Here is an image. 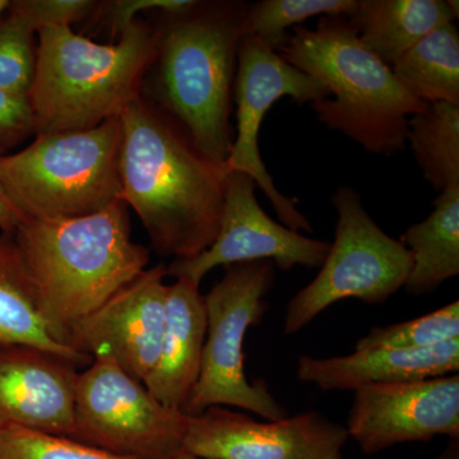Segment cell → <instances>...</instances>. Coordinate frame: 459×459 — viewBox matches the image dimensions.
Wrapping results in <instances>:
<instances>
[{
  "label": "cell",
  "instance_id": "cell-2",
  "mask_svg": "<svg viewBox=\"0 0 459 459\" xmlns=\"http://www.w3.org/2000/svg\"><path fill=\"white\" fill-rule=\"evenodd\" d=\"M14 238L42 319L65 346L74 325L137 279L150 262L147 247L132 240L123 201L87 216L26 220Z\"/></svg>",
  "mask_w": 459,
  "mask_h": 459
},
{
  "label": "cell",
  "instance_id": "cell-33",
  "mask_svg": "<svg viewBox=\"0 0 459 459\" xmlns=\"http://www.w3.org/2000/svg\"><path fill=\"white\" fill-rule=\"evenodd\" d=\"M9 4H11L9 0H0V16L7 11Z\"/></svg>",
  "mask_w": 459,
  "mask_h": 459
},
{
  "label": "cell",
  "instance_id": "cell-17",
  "mask_svg": "<svg viewBox=\"0 0 459 459\" xmlns=\"http://www.w3.org/2000/svg\"><path fill=\"white\" fill-rule=\"evenodd\" d=\"M205 334L207 314L199 283L180 277L168 286L159 360L142 382L165 406L180 411L186 406L201 371Z\"/></svg>",
  "mask_w": 459,
  "mask_h": 459
},
{
  "label": "cell",
  "instance_id": "cell-29",
  "mask_svg": "<svg viewBox=\"0 0 459 459\" xmlns=\"http://www.w3.org/2000/svg\"><path fill=\"white\" fill-rule=\"evenodd\" d=\"M195 0H117L108 5L111 32L119 35L124 27L135 20L138 12L159 9L166 14H180L195 7Z\"/></svg>",
  "mask_w": 459,
  "mask_h": 459
},
{
  "label": "cell",
  "instance_id": "cell-13",
  "mask_svg": "<svg viewBox=\"0 0 459 459\" xmlns=\"http://www.w3.org/2000/svg\"><path fill=\"white\" fill-rule=\"evenodd\" d=\"M365 455L402 443L459 437V374L353 391L346 425Z\"/></svg>",
  "mask_w": 459,
  "mask_h": 459
},
{
  "label": "cell",
  "instance_id": "cell-22",
  "mask_svg": "<svg viewBox=\"0 0 459 459\" xmlns=\"http://www.w3.org/2000/svg\"><path fill=\"white\" fill-rule=\"evenodd\" d=\"M407 144L435 192L459 184V105L437 102L412 115Z\"/></svg>",
  "mask_w": 459,
  "mask_h": 459
},
{
  "label": "cell",
  "instance_id": "cell-7",
  "mask_svg": "<svg viewBox=\"0 0 459 459\" xmlns=\"http://www.w3.org/2000/svg\"><path fill=\"white\" fill-rule=\"evenodd\" d=\"M274 279L273 262L238 263L225 267L221 281L204 295L207 334L198 380L183 409L186 416L212 406L238 407L267 421L289 416L267 382H249L244 370V338L268 312L265 296Z\"/></svg>",
  "mask_w": 459,
  "mask_h": 459
},
{
  "label": "cell",
  "instance_id": "cell-21",
  "mask_svg": "<svg viewBox=\"0 0 459 459\" xmlns=\"http://www.w3.org/2000/svg\"><path fill=\"white\" fill-rule=\"evenodd\" d=\"M394 77L416 99L459 105V31L446 23L416 42L391 66Z\"/></svg>",
  "mask_w": 459,
  "mask_h": 459
},
{
  "label": "cell",
  "instance_id": "cell-32",
  "mask_svg": "<svg viewBox=\"0 0 459 459\" xmlns=\"http://www.w3.org/2000/svg\"><path fill=\"white\" fill-rule=\"evenodd\" d=\"M172 459H198V458H195V455H189V453L183 451V452L179 453V455H175V457Z\"/></svg>",
  "mask_w": 459,
  "mask_h": 459
},
{
  "label": "cell",
  "instance_id": "cell-3",
  "mask_svg": "<svg viewBox=\"0 0 459 459\" xmlns=\"http://www.w3.org/2000/svg\"><path fill=\"white\" fill-rule=\"evenodd\" d=\"M281 56L318 81L333 99L312 105L320 123L376 155L406 150L409 119L428 108L370 53L343 16H323L314 30L294 27Z\"/></svg>",
  "mask_w": 459,
  "mask_h": 459
},
{
  "label": "cell",
  "instance_id": "cell-16",
  "mask_svg": "<svg viewBox=\"0 0 459 459\" xmlns=\"http://www.w3.org/2000/svg\"><path fill=\"white\" fill-rule=\"evenodd\" d=\"M458 371L459 338L428 349L355 350L327 359L303 355L298 362L299 380L322 391H356L365 385L418 382Z\"/></svg>",
  "mask_w": 459,
  "mask_h": 459
},
{
  "label": "cell",
  "instance_id": "cell-31",
  "mask_svg": "<svg viewBox=\"0 0 459 459\" xmlns=\"http://www.w3.org/2000/svg\"><path fill=\"white\" fill-rule=\"evenodd\" d=\"M434 459H459V437L449 439L448 446Z\"/></svg>",
  "mask_w": 459,
  "mask_h": 459
},
{
  "label": "cell",
  "instance_id": "cell-15",
  "mask_svg": "<svg viewBox=\"0 0 459 459\" xmlns=\"http://www.w3.org/2000/svg\"><path fill=\"white\" fill-rule=\"evenodd\" d=\"M77 369L39 347L0 344V431L22 428L69 437Z\"/></svg>",
  "mask_w": 459,
  "mask_h": 459
},
{
  "label": "cell",
  "instance_id": "cell-24",
  "mask_svg": "<svg viewBox=\"0 0 459 459\" xmlns=\"http://www.w3.org/2000/svg\"><path fill=\"white\" fill-rule=\"evenodd\" d=\"M459 338V301L420 318L371 328L355 350L428 349Z\"/></svg>",
  "mask_w": 459,
  "mask_h": 459
},
{
  "label": "cell",
  "instance_id": "cell-11",
  "mask_svg": "<svg viewBox=\"0 0 459 459\" xmlns=\"http://www.w3.org/2000/svg\"><path fill=\"white\" fill-rule=\"evenodd\" d=\"M255 186L247 174L229 172L216 238L195 258L174 259L168 276L186 277L201 285L205 274L220 265L270 261L283 271L296 265L322 267L331 243L305 237L272 220L258 204Z\"/></svg>",
  "mask_w": 459,
  "mask_h": 459
},
{
  "label": "cell",
  "instance_id": "cell-25",
  "mask_svg": "<svg viewBox=\"0 0 459 459\" xmlns=\"http://www.w3.org/2000/svg\"><path fill=\"white\" fill-rule=\"evenodd\" d=\"M36 59L35 32L8 7L0 16V89L29 96Z\"/></svg>",
  "mask_w": 459,
  "mask_h": 459
},
{
  "label": "cell",
  "instance_id": "cell-27",
  "mask_svg": "<svg viewBox=\"0 0 459 459\" xmlns=\"http://www.w3.org/2000/svg\"><path fill=\"white\" fill-rule=\"evenodd\" d=\"M96 7L92 0H14L9 9L38 33L45 29L71 27L89 16Z\"/></svg>",
  "mask_w": 459,
  "mask_h": 459
},
{
  "label": "cell",
  "instance_id": "cell-12",
  "mask_svg": "<svg viewBox=\"0 0 459 459\" xmlns=\"http://www.w3.org/2000/svg\"><path fill=\"white\" fill-rule=\"evenodd\" d=\"M346 427L318 411L256 421L212 406L188 416L184 451L198 459H342Z\"/></svg>",
  "mask_w": 459,
  "mask_h": 459
},
{
  "label": "cell",
  "instance_id": "cell-23",
  "mask_svg": "<svg viewBox=\"0 0 459 459\" xmlns=\"http://www.w3.org/2000/svg\"><path fill=\"white\" fill-rule=\"evenodd\" d=\"M358 7V0H262L247 4L243 33L253 35L279 53L286 47L290 27L300 26L316 16L350 17Z\"/></svg>",
  "mask_w": 459,
  "mask_h": 459
},
{
  "label": "cell",
  "instance_id": "cell-1",
  "mask_svg": "<svg viewBox=\"0 0 459 459\" xmlns=\"http://www.w3.org/2000/svg\"><path fill=\"white\" fill-rule=\"evenodd\" d=\"M122 201L161 256L192 259L219 232L229 170L205 159L186 129L141 98L120 115Z\"/></svg>",
  "mask_w": 459,
  "mask_h": 459
},
{
  "label": "cell",
  "instance_id": "cell-9",
  "mask_svg": "<svg viewBox=\"0 0 459 459\" xmlns=\"http://www.w3.org/2000/svg\"><path fill=\"white\" fill-rule=\"evenodd\" d=\"M188 416L156 400L108 355L77 374L69 439L131 459H172L184 451Z\"/></svg>",
  "mask_w": 459,
  "mask_h": 459
},
{
  "label": "cell",
  "instance_id": "cell-20",
  "mask_svg": "<svg viewBox=\"0 0 459 459\" xmlns=\"http://www.w3.org/2000/svg\"><path fill=\"white\" fill-rule=\"evenodd\" d=\"M21 343L56 353L80 367L91 359L57 342L42 319L14 234L0 232V344Z\"/></svg>",
  "mask_w": 459,
  "mask_h": 459
},
{
  "label": "cell",
  "instance_id": "cell-6",
  "mask_svg": "<svg viewBox=\"0 0 459 459\" xmlns=\"http://www.w3.org/2000/svg\"><path fill=\"white\" fill-rule=\"evenodd\" d=\"M120 117L92 129L38 134L29 147L0 155V186L26 220L72 219L122 201Z\"/></svg>",
  "mask_w": 459,
  "mask_h": 459
},
{
  "label": "cell",
  "instance_id": "cell-5",
  "mask_svg": "<svg viewBox=\"0 0 459 459\" xmlns=\"http://www.w3.org/2000/svg\"><path fill=\"white\" fill-rule=\"evenodd\" d=\"M247 8V3L197 2L184 13L168 14L159 32L160 101L199 152L220 166H226L235 138L232 82Z\"/></svg>",
  "mask_w": 459,
  "mask_h": 459
},
{
  "label": "cell",
  "instance_id": "cell-28",
  "mask_svg": "<svg viewBox=\"0 0 459 459\" xmlns=\"http://www.w3.org/2000/svg\"><path fill=\"white\" fill-rule=\"evenodd\" d=\"M35 134L29 96L0 89V153Z\"/></svg>",
  "mask_w": 459,
  "mask_h": 459
},
{
  "label": "cell",
  "instance_id": "cell-8",
  "mask_svg": "<svg viewBox=\"0 0 459 459\" xmlns=\"http://www.w3.org/2000/svg\"><path fill=\"white\" fill-rule=\"evenodd\" d=\"M332 204L338 214L336 237L316 279L287 305L286 334L298 333L344 299L385 303L406 285L412 270L410 250L377 225L355 189L341 186Z\"/></svg>",
  "mask_w": 459,
  "mask_h": 459
},
{
  "label": "cell",
  "instance_id": "cell-26",
  "mask_svg": "<svg viewBox=\"0 0 459 459\" xmlns=\"http://www.w3.org/2000/svg\"><path fill=\"white\" fill-rule=\"evenodd\" d=\"M0 459H131L69 437L9 428L0 431Z\"/></svg>",
  "mask_w": 459,
  "mask_h": 459
},
{
  "label": "cell",
  "instance_id": "cell-10",
  "mask_svg": "<svg viewBox=\"0 0 459 459\" xmlns=\"http://www.w3.org/2000/svg\"><path fill=\"white\" fill-rule=\"evenodd\" d=\"M291 98L298 104H314L331 98L318 81L287 63L258 38L244 35L238 48L234 100L237 102V133L226 168L243 172L255 181L271 202L282 225L292 231L313 232L312 223L296 208L294 199L277 189L263 162L259 132L265 114L277 100Z\"/></svg>",
  "mask_w": 459,
  "mask_h": 459
},
{
  "label": "cell",
  "instance_id": "cell-18",
  "mask_svg": "<svg viewBox=\"0 0 459 459\" xmlns=\"http://www.w3.org/2000/svg\"><path fill=\"white\" fill-rule=\"evenodd\" d=\"M347 20L361 44L392 66L428 33L457 17L444 0H358Z\"/></svg>",
  "mask_w": 459,
  "mask_h": 459
},
{
  "label": "cell",
  "instance_id": "cell-19",
  "mask_svg": "<svg viewBox=\"0 0 459 459\" xmlns=\"http://www.w3.org/2000/svg\"><path fill=\"white\" fill-rule=\"evenodd\" d=\"M433 207L428 219L401 237L412 256L404 285L409 294H430L459 274V184L439 193Z\"/></svg>",
  "mask_w": 459,
  "mask_h": 459
},
{
  "label": "cell",
  "instance_id": "cell-14",
  "mask_svg": "<svg viewBox=\"0 0 459 459\" xmlns=\"http://www.w3.org/2000/svg\"><path fill=\"white\" fill-rule=\"evenodd\" d=\"M168 265L160 263L111 296L69 331L65 344L92 360L108 355L143 382L155 368L166 319Z\"/></svg>",
  "mask_w": 459,
  "mask_h": 459
},
{
  "label": "cell",
  "instance_id": "cell-4",
  "mask_svg": "<svg viewBox=\"0 0 459 459\" xmlns=\"http://www.w3.org/2000/svg\"><path fill=\"white\" fill-rule=\"evenodd\" d=\"M38 35L29 93L36 135L87 131L120 117L140 98L159 44V32L141 20L124 27L117 44H98L71 27L45 29Z\"/></svg>",
  "mask_w": 459,
  "mask_h": 459
},
{
  "label": "cell",
  "instance_id": "cell-30",
  "mask_svg": "<svg viewBox=\"0 0 459 459\" xmlns=\"http://www.w3.org/2000/svg\"><path fill=\"white\" fill-rule=\"evenodd\" d=\"M23 222L21 214L9 204L2 186H0V232L3 234H14L18 226Z\"/></svg>",
  "mask_w": 459,
  "mask_h": 459
}]
</instances>
